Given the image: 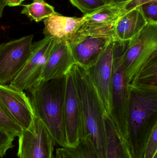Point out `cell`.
Listing matches in <instances>:
<instances>
[{
    "label": "cell",
    "mask_w": 157,
    "mask_h": 158,
    "mask_svg": "<svg viewBox=\"0 0 157 158\" xmlns=\"http://www.w3.org/2000/svg\"><path fill=\"white\" fill-rule=\"evenodd\" d=\"M128 149L132 158H143L145 147L157 125V86L128 85Z\"/></svg>",
    "instance_id": "cell-1"
},
{
    "label": "cell",
    "mask_w": 157,
    "mask_h": 158,
    "mask_svg": "<svg viewBox=\"0 0 157 158\" xmlns=\"http://www.w3.org/2000/svg\"><path fill=\"white\" fill-rule=\"evenodd\" d=\"M66 75L42 81L29 89L34 116L41 122L55 143L67 147L64 126Z\"/></svg>",
    "instance_id": "cell-2"
},
{
    "label": "cell",
    "mask_w": 157,
    "mask_h": 158,
    "mask_svg": "<svg viewBox=\"0 0 157 158\" xmlns=\"http://www.w3.org/2000/svg\"><path fill=\"white\" fill-rule=\"evenodd\" d=\"M72 70L82 109L84 138H90L99 158H106L104 107L86 69L75 64Z\"/></svg>",
    "instance_id": "cell-3"
},
{
    "label": "cell",
    "mask_w": 157,
    "mask_h": 158,
    "mask_svg": "<svg viewBox=\"0 0 157 158\" xmlns=\"http://www.w3.org/2000/svg\"><path fill=\"white\" fill-rule=\"evenodd\" d=\"M115 39L113 27L92 23L86 19L68 42L76 64L87 69Z\"/></svg>",
    "instance_id": "cell-4"
},
{
    "label": "cell",
    "mask_w": 157,
    "mask_h": 158,
    "mask_svg": "<svg viewBox=\"0 0 157 158\" xmlns=\"http://www.w3.org/2000/svg\"><path fill=\"white\" fill-rule=\"evenodd\" d=\"M128 41L115 39L113 42L112 77L109 116L122 138L127 137V108L129 81L123 65V56Z\"/></svg>",
    "instance_id": "cell-5"
},
{
    "label": "cell",
    "mask_w": 157,
    "mask_h": 158,
    "mask_svg": "<svg viewBox=\"0 0 157 158\" xmlns=\"http://www.w3.org/2000/svg\"><path fill=\"white\" fill-rule=\"evenodd\" d=\"M157 52V23H148L129 40L123 56V65L129 81L134 78L142 66Z\"/></svg>",
    "instance_id": "cell-6"
},
{
    "label": "cell",
    "mask_w": 157,
    "mask_h": 158,
    "mask_svg": "<svg viewBox=\"0 0 157 158\" xmlns=\"http://www.w3.org/2000/svg\"><path fill=\"white\" fill-rule=\"evenodd\" d=\"M55 41L54 38L45 37L33 43L26 63L9 85L23 91L39 84L45 64Z\"/></svg>",
    "instance_id": "cell-7"
},
{
    "label": "cell",
    "mask_w": 157,
    "mask_h": 158,
    "mask_svg": "<svg viewBox=\"0 0 157 158\" xmlns=\"http://www.w3.org/2000/svg\"><path fill=\"white\" fill-rule=\"evenodd\" d=\"M33 35L22 37L0 45V84L10 83L28 59Z\"/></svg>",
    "instance_id": "cell-8"
},
{
    "label": "cell",
    "mask_w": 157,
    "mask_h": 158,
    "mask_svg": "<svg viewBox=\"0 0 157 158\" xmlns=\"http://www.w3.org/2000/svg\"><path fill=\"white\" fill-rule=\"evenodd\" d=\"M54 140L43 123L34 117L33 122L18 137L19 158H53Z\"/></svg>",
    "instance_id": "cell-9"
},
{
    "label": "cell",
    "mask_w": 157,
    "mask_h": 158,
    "mask_svg": "<svg viewBox=\"0 0 157 158\" xmlns=\"http://www.w3.org/2000/svg\"><path fill=\"white\" fill-rule=\"evenodd\" d=\"M64 126L66 145L74 147L84 138V123L80 101L72 69L66 75Z\"/></svg>",
    "instance_id": "cell-10"
},
{
    "label": "cell",
    "mask_w": 157,
    "mask_h": 158,
    "mask_svg": "<svg viewBox=\"0 0 157 158\" xmlns=\"http://www.w3.org/2000/svg\"><path fill=\"white\" fill-rule=\"evenodd\" d=\"M0 109L22 130L28 129L34 120L30 99L21 90L0 84Z\"/></svg>",
    "instance_id": "cell-11"
},
{
    "label": "cell",
    "mask_w": 157,
    "mask_h": 158,
    "mask_svg": "<svg viewBox=\"0 0 157 158\" xmlns=\"http://www.w3.org/2000/svg\"><path fill=\"white\" fill-rule=\"evenodd\" d=\"M114 40L107 46L98 60L87 69L90 78L99 96L105 112L108 116L111 110V85Z\"/></svg>",
    "instance_id": "cell-12"
},
{
    "label": "cell",
    "mask_w": 157,
    "mask_h": 158,
    "mask_svg": "<svg viewBox=\"0 0 157 158\" xmlns=\"http://www.w3.org/2000/svg\"><path fill=\"white\" fill-rule=\"evenodd\" d=\"M75 64L68 42L55 39L54 45L45 64L41 81L65 76Z\"/></svg>",
    "instance_id": "cell-13"
},
{
    "label": "cell",
    "mask_w": 157,
    "mask_h": 158,
    "mask_svg": "<svg viewBox=\"0 0 157 158\" xmlns=\"http://www.w3.org/2000/svg\"><path fill=\"white\" fill-rule=\"evenodd\" d=\"M86 20L85 16L71 17L64 16L57 13L43 20V34L45 37L68 42Z\"/></svg>",
    "instance_id": "cell-14"
},
{
    "label": "cell",
    "mask_w": 157,
    "mask_h": 158,
    "mask_svg": "<svg viewBox=\"0 0 157 158\" xmlns=\"http://www.w3.org/2000/svg\"><path fill=\"white\" fill-rule=\"evenodd\" d=\"M140 6L126 12L117 21L114 27L117 40H130L137 35L147 24Z\"/></svg>",
    "instance_id": "cell-15"
},
{
    "label": "cell",
    "mask_w": 157,
    "mask_h": 158,
    "mask_svg": "<svg viewBox=\"0 0 157 158\" xmlns=\"http://www.w3.org/2000/svg\"><path fill=\"white\" fill-rule=\"evenodd\" d=\"M106 135V158H132L126 141L120 135L110 117L103 115Z\"/></svg>",
    "instance_id": "cell-16"
},
{
    "label": "cell",
    "mask_w": 157,
    "mask_h": 158,
    "mask_svg": "<svg viewBox=\"0 0 157 158\" xmlns=\"http://www.w3.org/2000/svg\"><path fill=\"white\" fill-rule=\"evenodd\" d=\"M125 4H106L100 9L85 16L89 22L114 27L117 21L126 13L124 8Z\"/></svg>",
    "instance_id": "cell-17"
},
{
    "label": "cell",
    "mask_w": 157,
    "mask_h": 158,
    "mask_svg": "<svg viewBox=\"0 0 157 158\" xmlns=\"http://www.w3.org/2000/svg\"><path fill=\"white\" fill-rule=\"evenodd\" d=\"M53 158H99L90 138H83L74 147H61L56 149V156Z\"/></svg>",
    "instance_id": "cell-18"
},
{
    "label": "cell",
    "mask_w": 157,
    "mask_h": 158,
    "mask_svg": "<svg viewBox=\"0 0 157 158\" xmlns=\"http://www.w3.org/2000/svg\"><path fill=\"white\" fill-rule=\"evenodd\" d=\"M129 85L157 86V52H155L142 66Z\"/></svg>",
    "instance_id": "cell-19"
},
{
    "label": "cell",
    "mask_w": 157,
    "mask_h": 158,
    "mask_svg": "<svg viewBox=\"0 0 157 158\" xmlns=\"http://www.w3.org/2000/svg\"><path fill=\"white\" fill-rule=\"evenodd\" d=\"M21 14L26 15L31 21L39 22L56 14L54 8L45 0H33L31 3L23 5Z\"/></svg>",
    "instance_id": "cell-20"
},
{
    "label": "cell",
    "mask_w": 157,
    "mask_h": 158,
    "mask_svg": "<svg viewBox=\"0 0 157 158\" xmlns=\"http://www.w3.org/2000/svg\"><path fill=\"white\" fill-rule=\"evenodd\" d=\"M73 5L88 15L100 9L106 4L105 0H69Z\"/></svg>",
    "instance_id": "cell-21"
},
{
    "label": "cell",
    "mask_w": 157,
    "mask_h": 158,
    "mask_svg": "<svg viewBox=\"0 0 157 158\" xmlns=\"http://www.w3.org/2000/svg\"><path fill=\"white\" fill-rule=\"evenodd\" d=\"M0 129L14 135L19 137L22 133V128L9 119L0 109Z\"/></svg>",
    "instance_id": "cell-22"
},
{
    "label": "cell",
    "mask_w": 157,
    "mask_h": 158,
    "mask_svg": "<svg viewBox=\"0 0 157 158\" xmlns=\"http://www.w3.org/2000/svg\"><path fill=\"white\" fill-rule=\"evenodd\" d=\"M140 8L147 23H157V1L142 5Z\"/></svg>",
    "instance_id": "cell-23"
},
{
    "label": "cell",
    "mask_w": 157,
    "mask_h": 158,
    "mask_svg": "<svg viewBox=\"0 0 157 158\" xmlns=\"http://www.w3.org/2000/svg\"><path fill=\"white\" fill-rule=\"evenodd\" d=\"M157 153V125L154 128L147 143L143 158H153Z\"/></svg>",
    "instance_id": "cell-24"
},
{
    "label": "cell",
    "mask_w": 157,
    "mask_h": 158,
    "mask_svg": "<svg viewBox=\"0 0 157 158\" xmlns=\"http://www.w3.org/2000/svg\"><path fill=\"white\" fill-rule=\"evenodd\" d=\"M15 136L0 129V157L3 158L6 151L14 147Z\"/></svg>",
    "instance_id": "cell-25"
},
{
    "label": "cell",
    "mask_w": 157,
    "mask_h": 158,
    "mask_svg": "<svg viewBox=\"0 0 157 158\" xmlns=\"http://www.w3.org/2000/svg\"><path fill=\"white\" fill-rule=\"evenodd\" d=\"M156 1L157 0H131L124 4V8L127 12L147 3Z\"/></svg>",
    "instance_id": "cell-26"
},
{
    "label": "cell",
    "mask_w": 157,
    "mask_h": 158,
    "mask_svg": "<svg viewBox=\"0 0 157 158\" xmlns=\"http://www.w3.org/2000/svg\"><path fill=\"white\" fill-rule=\"evenodd\" d=\"M22 0H6V6H19L22 2Z\"/></svg>",
    "instance_id": "cell-27"
},
{
    "label": "cell",
    "mask_w": 157,
    "mask_h": 158,
    "mask_svg": "<svg viewBox=\"0 0 157 158\" xmlns=\"http://www.w3.org/2000/svg\"><path fill=\"white\" fill-rule=\"evenodd\" d=\"M131 0H105L106 4H108L126 3Z\"/></svg>",
    "instance_id": "cell-28"
},
{
    "label": "cell",
    "mask_w": 157,
    "mask_h": 158,
    "mask_svg": "<svg viewBox=\"0 0 157 158\" xmlns=\"http://www.w3.org/2000/svg\"><path fill=\"white\" fill-rule=\"evenodd\" d=\"M6 6V0H0V18L2 15L5 7Z\"/></svg>",
    "instance_id": "cell-29"
},
{
    "label": "cell",
    "mask_w": 157,
    "mask_h": 158,
    "mask_svg": "<svg viewBox=\"0 0 157 158\" xmlns=\"http://www.w3.org/2000/svg\"><path fill=\"white\" fill-rule=\"evenodd\" d=\"M153 158H157V153L155 155V156H154V157Z\"/></svg>",
    "instance_id": "cell-30"
},
{
    "label": "cell",
    "mask_w": 157,
    "mask_h": 158,
    "mask_svg": "<svg viewBox=\"0 0 157 158\" xmlns=\"http://www.w3.org/2000/svg\"><path fill=\"white\" fill-rule=\"evenodd\" d=\"M26 1V0H22V1H23H23Z\"/></svg>",
    "instance_id": "cell-31"
}]
</instances>
